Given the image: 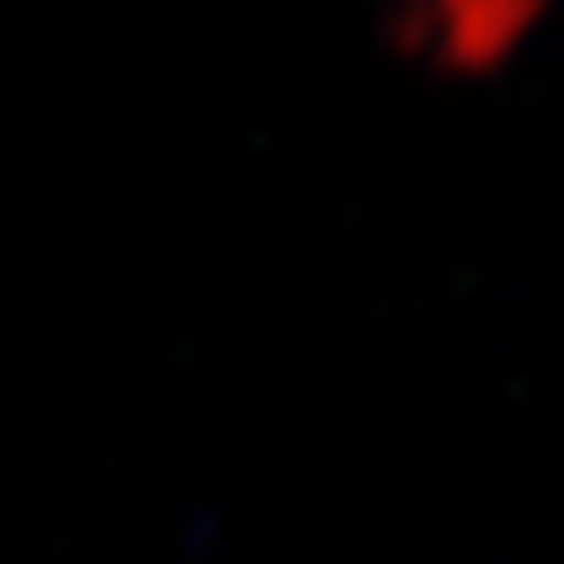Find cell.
I'll return each mask as SVG.
<instances>
[{"instance_id":"cell-1","label":"cell","mask_w":564,"mask_h":564,"mask_svg":"<svg viewBox=\"0 0 564 564\" xmlns=\"http://www.w3.org/2000/svg\"><path fill=\"white\" fill-rule=\"evenodd\" d=\"M560 0H373L391 67L436 89H494L551 41Z\"/></svg>"}]
</instances>
